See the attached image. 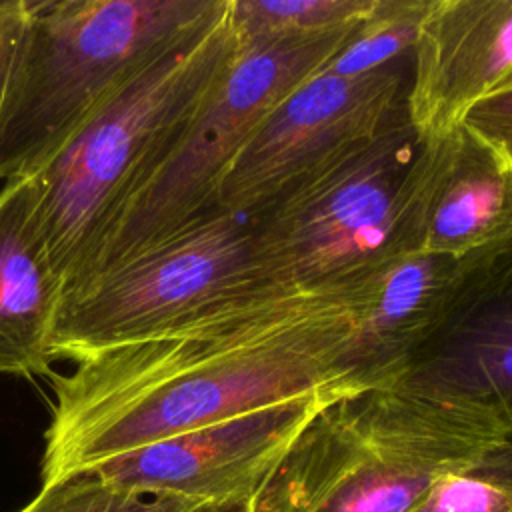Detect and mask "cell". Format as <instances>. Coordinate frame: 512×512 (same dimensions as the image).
I'll use <instances>...</instances> for the list:
<instances>
[{
  "label": "cell",
  "mask_w": 512,
  "mask_h": 512,
  "mask_svg": "<svg viewBox=\"0 0 512 512\" xmlns=\"http://www.w3.org/2000/svg\"><path fill=\"white\" fill-rule=\"evenodd\" d=\"M350 330L346 296L268 286L196 328L52 372L40 480L302 396L356 392Z\"/></svg>",
  "instance_id": "cell-1"
},
{
  "label": "cell",
  "mask_w": 512,
  "mask_h": 512,
  "mask_svg": "<svg viewBox=\"0 0 512 512\" xmlns=\"http://www.w3.org/2000/svg\"><path fill=\"white\" fill-rule=\"evenodd\" d=\"M236 48L230 0H222L214 14L150 60L54 154L26 172L64 294L126 198L182 136Z\"/></svg>",
  "instance_id": "cell-2"
},
{
  "label": "cell",
  "mask_w": 512,
  "mask_h": 512,
  "mask_svg": "<svg viewBox=\"0 0 512 512\" xmlns=\"http://www.w3.org/2000/svg\"><path fill=\"white\" fill-rule=\"evenodd\" d=\"M508 440L486 412L400 384L324 406L256 492V512H412L448 472Z\"/></svg>",
  "instance_id": "cell-3"
},
{
  "label": "cell",
  "mask_w": 512,
  "mask_h": 512,
  "mask_svg": "<svg viewBox=\"0 0 512 512\" xmlns=\"http://www.w3.org/2000/svg\"><path fill=\"white\" fill-rule=\"evenodd\" d=\"M222 0H30L0 106V180L34 170Z\"/></svg>",
  "instance_id": "cell-4"
},
{
  "label": "cell",
  "mask_w": 512,
  "mask_h": 512,
  "mask_svg": "<svg viewBox=\"0 0 512 512\" xmlns=\"http://www.w3.org/2000/svg\"><path fill=\"white\" fill-rule=\"evenodd\" d=\"M268 286L248 222L212 208L68 290L54 320L52 358L76 364L166 338L238 308Z\"/></svg>",
  "instance_id": "cell-5"
},
{
  "label": "cell",
  "mask_w": 512,
  "mask_h": 512,
  "mask_svg": "<svg viewBox=\"0 0 512 512\" xmlns=\"http://www.w3.org/2000/svg\"><path fill=\"white\" fill-rule=\"evenodd\" d=\"M354 28L264 46L238 44L182 136L126 198L68 290L216 208L220 182L254 130L330 62Z\"/></svg>",
  "instance_id": "cell-6"
},
{
  "label": "cell",
  "mask_w": 512,
  "mask_h": 512,
  "mask_svg": "<svg viewBox=\"0 0 512 512\" xmlns=\"http://www.w3.org/2000/svg\"><path fill=\"white\" fill-rule=\"evenodd\" d=\"M418 134L408 112L252 218V252L270 286L342 294L394 254L400 190Z\"/></svg>",
  "instance_id": "cell-7"
},
{
  "label": "cell",
  "mask_w": 512,
  "mask_h": 512,
  "mask_svg": "<svg viewBox=\"0 0 512 512\" xmlns=\"http://www.w3.org/2000/svg\"><path fill=\"white\" fill-rule=\"evenodd\" d=\"M402 60L358 76L318 72L286 96L228 166L216 208L252 218L304 178L368 144L406 112Z\"/></svg>",
  "instance_id": "cell-8"
},
{
  "label": "cell",
  "mask_w": 512,
  "mask_h": 512,
  "mask_svg": "<svg viewBox=\"0 0 512 512\" xmlns=\"http://www.w3.org/2000/svg\"><path fill=\"white\" fill-rule=\"evenodd\" d=\"M346 390H326L170 436L104 460L102 480L146 496L218 502L256 496L304 426Z\"/></svg>",
  "instance_id": "cell-9"
},
{
  "label": "cell",
  "mask_w": 512,
  "mask_h": 512,
  "mask_svg": "<svg viewBox=\"0 0 512 512\" xmlns=\"http://www.w3.org/2000/svg\"><path fill=\"white\" fill-rule=\"evenodd\" d=\"M512 238V148L460 122L420 140L400 190L394 254L464 258Z\"/></svg>",
  "instance_id": "cell-10"
},
{
  "label": "cell",
  "mask_w": 512,
  "mask_h": 512,
  "mask_svg": "<svg viewBox=\"0 0 512 512\" xmlns=\"http://www.w3.org/2000/svg\"><path fill=\"white\" fill-rule=\"evenodd\" d=\"M394 384L478 408L512 440V238L462 258L440 326Z\"/></svg>",
  "instance_id": "cell-11"
},
{
  "label": "cell",
  "mask_w": 512,
  "mask_h": 512,
  "mask_svg": "<svg viewBox=\"0 0 512 512\" xmlns=\"http://www.w3.org/2000/svg\"><path fill=\"white\" fill-rule=\"evenodd\" d=\"M406 112L418 140L452 130L512 72V0H428Z\"/></svg>",
  "instance_id": "cell-12"
},
{
  "label": "cell",
  "mask_w": 512,
  "mask_h": 512,
  "mask_svg": "<svg viewBox=\"0 0 512 512\" xmlns=\"http://www.w3.org/2000/svg\"><path fill=\"white\" fill-rule=\"evenodd\" d=\"M460 274L462 258L398 252L344 290L352 324L348 368L360 390L398 380L440 326Z\"/></svg>",
  "instance_id": "cell-13"
},
{
  "label": "cell",
  "mask_w": 512,
  "mask_h": 512,
  "mask_svg": "<svg viewBox=\"0 0 512 512\" xmlns=\"http://www.w3.org/2000/svg\"><path fill=\"white\" fill-rule=\"evenodd\" d=\"M26 174L0 188V374L50 376L62 300Z\"/></svg>",
  "instance_id": "cell-14"
},
{
  "label": "cell",
  "mask_w": 512,
  "mask_h": 512,
  "mask_svg": "<svg viewBox=\"0 0 512 512\" xmlns=\"http://www.w3.org/2000/svg\"><path fill=\"white\" fill-rule=\"evenodd\" d=\"M374 0H230L240 46L326 36L354 28Z\"/></svg>",
  "instance_id": "cell-15"
},
{
  "label": "cell",
  "mask_w": 512,
  "mask_h": 512,
  "mask_svg": "<svg viewBox=\"0 0 512 512\" xmlns=\"http://www.w3.org/2000/svg\"><path fill=\"white\" fill-rule=\"evenodd\" d=\"M428 0H374L344 46L320 70L336 76H358L414 50Z\"/></svg>",
  "instance_id": "cell-16"
},
{
  "label": "cell",
  "mask_w": 512,
  "mask_h": 512,
  "mask_svg": "<svg viewBox=\"0 0 512 512\" xmlns=\"http://www.w3.org/2000/svg\"><path fill=\"white\" fill-rule=\"evenodd\" d=\"M412 512H512V440L442 476Z\"/></svg>",
  "instance_id": "cell-17"
},
{
  "label": "cell",
  "mask_w": 512,
  "mask_h": 512,
  "mask_svg": "<svg viewBox=\"0 0 512 512\" xmlns=\"http://www.w3.org/2000/svg\"><path fill=\"white\" fill-rule=\"evenodd\" d=\"M204 500L186 496H146L102 480L94 470H78L42 484L18 512H192Z\"/></svg>",
  "instance_id": "cell-18"
},
{
  "label": "cell",
  "mask_w": 512,
  "mask_h": 512,
  "mask_svg": "<svg viewBox=\"0 0 512 512\" xmlns=\"http://www.w3.org/2000/svg\"><path fill=\"white\" fill-rule=\"evenodd\" d=\"M462 122L512 148V72L474 104Z\"/></svg>",
  "instance_id": "cell-19"
},
{
  "label": "cell",
  "mask_w": 512,
  "mask_h": 512,
  "mask_svg": "<svg viewBox=\"0 0 512 512\" xmlns=\"http://www.w3.org/2000/svg\"><path fill=\"white\" fill-rule=\"evenodd\" d=\"M30 18V0H0V106Z\"/></svg>",
  "instance_id": "cell-20"
},
{
  "label": "cell",
  "mask_w": 512,
  "mask_h": 512,
  "mask_svg": "<svg viewBox=\"0 0 512 512\" xmlns=\"http://www.w3.org/2000/svg\"><path fill=\"white\" fill-rule=\"evenodd\" d=\"M256 496H236L218 502H204L192 512H256Z\"/></svg>",
  "instance_id": "cell-21"
}]
</instances>
